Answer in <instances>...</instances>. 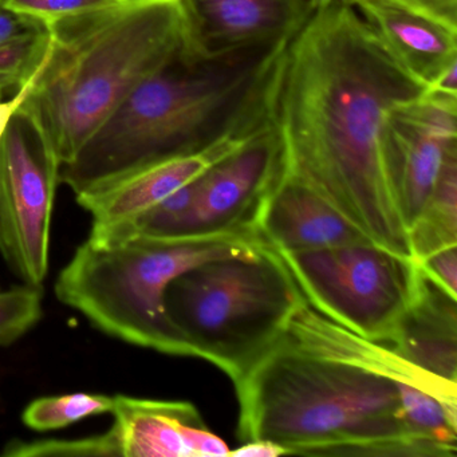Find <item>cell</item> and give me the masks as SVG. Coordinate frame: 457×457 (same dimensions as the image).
<instances>
[{
    "label": "cell",
    "instance_id": "f1b7e54d",
    "mask_svg": "<svg viewBox=\"0 0 457 457\" xmlns=\"http://www.w3.org/2000/svg\"><path fill=\"white\" fill-rule=\"evenodd\" d=\"M0 7H2V0H0Z\"/></svg>",
    "mask_w": 457,
    "mask_h": 457
},
{
    "label": "cell",
    "instance_id": "cb8c5ba5",
    "mask_svg": "<svg viewBox=\"0 0 457 457\" xmlns=\"http://www.w3.org/2000/svg\"><path fill=\"white\" fill-rule=\"evenodd\" d=\"M389 2L457 31V0H389Z\"/></svg>",
    "mask_w": 457,
    "mask_h": 457
},
{
    "label": "cell",
    "instance_id": "7c38bea8",
    "mask_svg": "<svg viewBox=\"0 0 457 457\" xmlns=\"http://www.w3.org/2000/svg\"><path fill=\"white\" fill-rule=\"evenodd\" d=\"M270 122L235 130L202 151L141 168L114 183L76 195L77 203L92 215L87 240L113 245L141 216L165 197L207 172L216 162L253 140Z\"/></svg>",
    "mask_w": 457,
    "mask_h": 457
},
{
    "label": "cell",
    "instance_id": "e0dca14e",
    "mask_svg": "<svg viewBox=\"0 0 457 457\" xmlns=\"http://www.w3.org/2000/svg\"><path fill=\"white\" fill-rule=\"evenodd\" d=\"M382 344L422 370L457 382V295L419 266L413 298Z\"/></svg>",
    "mask_w": 457,
    "mask_h": 457
},
{
    "label": "cell",
    "instance_id": "484cf974",
    "mask_svg": "<svg viewBox=\"0 0 457 457\" xmlns=\"http://www.w3.org/2000/svg\"><path fill=\"white\" fill-rule=\"evenodd\" d=\"M283 454H286L285 449L269 441H247L229 452V456L234 457H278Z\"/></svg>",
    "mask_w": 457,
    "mask_h": 457
},
{
    "label": "cell",
    "instance_id": "9c48e42d",
    "mask_svg": "<svg viewBox=\"0 0 457 457\" xmlns=\"http://www.w3.org/2000/svg\"><path fill=\"white\" fill-rule=\"evenodd\" d=\"M285 338L301 349L387 377L405 395L411 427L448 457L457 454V382L422 370L386 344L363 338L320 314L307 302L291 318Z\"/></svg>",
    "mask_w": 457,
    "mask_h": 457
},
{
    "label": "cell",
    "instance_id": "30bf717a",
    "mask_svg": "<svg viewBox=\"0 0 457 457\" xmlns=\"http://www.w3.org/2000/svg\"><path fill=\"white\" fill-rule=\"evenodd\" d=\"M456 159L457 95L425 89L387 112V172L408 229Z\"/></svg>",
    "mask_w": 457,
    "mask_h": 457
},
{
    "label": "cell",
    "instance_id": "277c9868",
    "mask_svg": "<svg viewBox=\"0 0 457 457\" xmlns=\"http://www.w3.org/2000/svg\"><path fill=\"white\" fill-rule=\"evenodd\" d=\"M22 106L38 119L61 165L144 79L186 52L181 0H122L65 18Z\"/></svg>",
    "mask_w": 457,
    "mask_h": 457
},
{
    "label": "cell",
    "instance_id": "5b68a950",
    "mask_svg": "<svg viewBox=\"0 0 457 457\" xmlns=\"http://www.w3.org/2000/svg\"><path fill=\"white\" fill-rule=\"evenodd\" d=\"M256 232L154 237L114 245L85 240L58 275V301L108 336L172 355H191L165 307L168 286L197 264L263 247Z\"/></svg>",
    "mask_w": 457,
    "mask_h": 457
},
{
    "label": "cell",
    "instance_id": "7402d4cb",
    "mask_svg": "<svg viewBox=\"0 0 457 457\" xmlns=\"http://www.w3.org/2000/svg\"><path fill=\"white\" fill-rule=\"evenodd\" d=\"M120 2L122 0H2V7L34 18L50 29L65 18L97 12Z\"/></svg>",
    "mask_w": 457,
    "mask_h": 457
},
{
    "label": "cell",
    "instance_id": "d6986e66",
    "mask_svg": "<svg viewBox=\"0 0 457 457\" xmlns=\"http://www.w3.org/2000/svg\"><path fill=\"white\" fill-rule=\"evenodd\" d=\"M114 397L92 393L49 395L34 400L26 406L22 421L37 432L62 429L87 417L112 413Z\"/></svg>",
    "mask_w": 457,
    "mask_h": 457
},
{
    "label": "cell",
    "instance_id": "8992f818",
    "mask_svg": "<svg viewBox=\"0 0 457 457\" xmlns=\"http://www.w3.org/2000/svg\"><path fill=\"white\" fill-rule=\"evenodd\" d=\"M304 302L280 256L266 245L197 264L165 294L168 315L191 357L218 366L234 384L285 337Z\"/></svg>",
    "mask_w": 457,
    "mask_h": 457
},
{
    "label": "cell",
    "instance_id": "ac0fdd59",
    "mask_svg": "<svg viewBox=\"0 0 457 457\" xmlns=\"http://www.w3.org/2000/svg\"><path fill=\"white\" fill-rule=\"evenodd\" d=\"M414 261L457 245V159L438 179L427 204L409 228Z\"/></svg>",
    "mask_w": 457,
    "mask_h": 457
},
{
    "label": "cell",
    "instance_id": "6da1fadb",
    "mask_svg": "<svg viewBox=\"0 0 457 457\" xmlns=\"http://www.w3.org/2000/svg\"><path fill=\"white\" fill-rule=\"evenodd\" d=\"M427 87L374 36L354 7L312 12L288 41L270 122L283 168L322 195L371 242L413 258L386 162V116Z\"/></svg>",
    "mask_w": 457,
    "mask_h": 457
},
{
    "label": "cell",
    "instance_id": "603a6c76",
    "mask_svg": "<svg viewBox=\"0 0 457 457\" xmlns=\"http://www.w3.org/2000/svg\"><path fill=\"white\" fill-rule=\"evenodd\" d=\"M416 262L428 277L457 295V245L436 251Z\"/></svg>",
    "mask_w": 457,
    "mask_h": 457
},
{
    "label": "cell",
    "instance_id": "ba28073f",
    "mask_svg": "<svg viewBox=\"0 0 457 457\" xmlns=\"http://www.w3.org/2000/svg\"><path fill=\"white\" fill-rule=\"evenodd\" d=\"M61 162L38 119L21 104L0 140V255L23 285L49 272Z\"/></svg>",
    "mask_w": 457,
    "mask_h": 457
},
{
    "label": "cell",
    "instance_id": "8fae6325",
    "mask_svg": "<svg viewBox=\"0 0 457 457\" xmlns=\"http://www.w3.org/2000/svg\"><path fill=\"white\" fill-rule=\"evenodd\" d=\"M282 168L279 138L270 124L200 176L196 199L172 237L256 232L259 211Z\"/></svg>",
    "mask_w": 457,
    "mask_h": 457
},
{
    "label": "cell",
    "instance_id": "3957f363",
    "mask_svg": "<svg viewBox=\"0 0 457 457\" xmlns=\"http://www.w3.org/2000/svg\"><path fill=\"white\" fill-rule=\"evenodd\" d=\"M235 387L242 443L269 441L286 454L446 457L411 427L392 379L285 337Z\"/></svg>",
    "mask_w": 457,
    "mask_h": 457
},
{
    "label": "cell",
    "instance_id": "9a60e30c",
    "mask_svg": "<svg viewBox=\"0 0 457 457\" xmlns=\"http://www.w3.org/2000/svg\"><path fill=\"white\" fill-rule=\"evenodd\" d=\"M255 231L277 253L371 242L322 195L285 168L262 204Z\"/></svg>",
    "mask_w": 457,
    "mask_h": 457
},
{
    "label": "cell",
    "instance_id": "44dd1931",
    "mask_svg": "<svg viewBox=\"0 0 457 457\" xmlns=\"http://www.w3.org/2000/svg\"><path fill=\"white\" fill-rule=\"evenodd\" d=\"M44 315L42 286L22 285L0 291V347L28 334Z\"/></svg>",
    "mask_w": 457,
    "mask_h": 457
},
{
    "label": "cell",
    "instance_id": "d4e9b609",
    "mask_svg": "<svg viewBox=\"0 0 457 457\" xmlns=\"http://www.w3.org/2000/svg\"><path fill=\"white\" fill-rule=\"evenodd\" d=\"M46 30L49 29L39 21L0 7V45Z\"/></svg>",
    "mask_w": 457,
    "mask_h": 457
},
{
    "label": "cell",
    "instance_id": "5bb4252c",
    "mask_svg": "<svg viewBox=\"0 0 457 457\" xmlns=\"http://www.w3.org/2000/svg\"><path fill=\"white\" fill-rule=\"evenodd\" d=\"M105 437L112 457H224L231 449L186 401L114 395Z\"/></svg>",
    "mask_w": 457,
    "mask_h": 457
},
{
    "label": "cell",
    "instance_id": "83f0119b",
    "mask_svg": "<svg viewBox=\"0 0 457 457\" xmlns=\"http://www.w3.org/2000/svg\"><path fill=\"white\" fill-rule=\"evenodd\" d=\"M312 12L338 6V4H349L350 0H309Z\"/></svg>",
    "mask_w": 457,
    "mask_h": 457
},
{
    "label": "cell",
    "instance_id": "7a4b0ae2",
    "mask_svg": "<svg viewBox=\"0 0 457 457\" xmlns=\"http://www.w3.org/2000/svg\"><path fill=\"white\" fill-rule=\"evenodd\" d=\"M287 44L211 61L181 53L140 82L61 165L60 184L84 194L202 151L235 130L266 124L275 71Z\"/></svg>",
    "mask_w": 457,
    "mask_h": 457
},
{
    "label": "cell",
    "instance_id": "ffe728a7",
    "mask_svg": "<svg viewBox=\"0 0 457 457\" xmlns=\"http://www.w3.org/2000/svg\"><path fill=\"white\" fill-rule=\"evenodd\" d=\"M50 45V30L0 45V92L12 89L17 93L25 87L44 65Z\"/></svg>",
    "mask_w": 457,
    "mask_h": 457
},
{
    "label": "cell",
    "instance_id": "4316f807",
    "mask_svg": "<svg viewBox=\"0 0 457 457\" xmlns=\"http://www.w3.org/2000/svg\"><path fill=\"white\" fill-rule=\"evenodd\" d=\"M36 76H34L33 79L25 85V87H21V89L18 90V92L15 93V95L12 96V98H10L9 101L0 100V140H2V136H4V130H6L7 125H9L10 120H12V114L17 112L21 104H22L23 101H25V98L28 97Z\"/></svg>",
    "mask_w": 457,
    "mask_h": 457
},
{
    "label": "cell",
    "instance_id": "4fadbf2b",
    "mask_svg": "<svg viewBox=\"0 0 457 457\" xmlns=\"http://www.w3.org/2000/svg\"><path fill=\"white\" fill-rule=\"evenodd\" d=\"M186 52L211 61L290 41L312 15L309 0H181Z\"/></svg>",
    "mask_w": 457,
    "mask_h": 457
},
{
    "label": "cell",
    "instance_id": "52a82bcc",
    "mask_svg": "<svg viewBox=\"0 0 457 457\" xmlns=\"http://www.w3.org/2000/svg\"><path fill=\"white\" fill-rule=\"evenodd\" d=\"M277 253L312 309L371 341L390 338L419 279L413 258L373 242Z\"/></svg>",
    "mask_w": 457,
    "mask_h": 457
},
{
    "label": "cell",
    "instance_id": "2e32d148",
    "mask_svg": "<svg viewBox=\"0 0 457 457\" xmlns=\"http://www.w3.org/2000/svg\"><path fill=\"white\" fill-rule=\"evenodd\" d=\"M385 49L427 89L457 95V31L389 0H350Z\"/></svg>",
    "mask_w": 457,
    "mask_h": 457
},
{
    "label": "cell",
    "instance_id": "f546056e",
    "mask_svg": "<svg viewBox=\"0 0 457 457\" xmlns=\"http://www.w3.org/2000/svg\"><path fill=\"white\" fill-rule=\"evenodd\" d=\"M0 96H2V92H0ZM0 100H2V98H0Z\"/></svg>",
    "mask_w": 457,
    "mask_h": 457
}]
</instances>
